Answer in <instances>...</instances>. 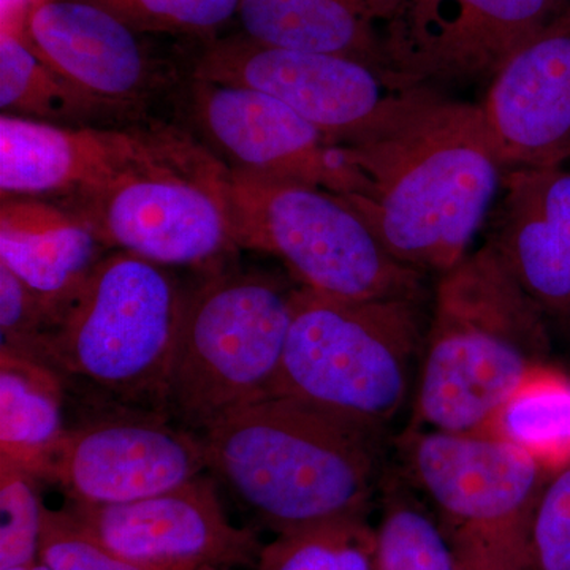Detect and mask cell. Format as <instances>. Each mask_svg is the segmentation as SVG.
Instances as JSON below:
<instances>
[{"label":"cell","instance_id":"1","mask_svg":"<svg viewBox=\"0 0 570 570\" xmlns=\"http://www.w3.org/2000/svg\"><path fill=\"white\" fill-rule=\"evenodd\" d=\"M340 146L365 179V194L344 197L393 258L444 275L466 257L505 175L482 105L406 89Z\"/></svg>","mask_w":570,"mask_h":570},{"label":"cell","instance_id":"2","mask_svg":"<svg viewBox=\"0 0 570 570\" xmlns=\"http://www.w3.org/2000/svg\"><path fill=\"white\" fill-rule=\"evenodd\" d=\"M208 469L276 535L367 519L385 479L387 430L269 396L206 426Z\"/></svg>","mask_w":570,"mask_h":570},{"label":"cell","instance_id":"3","mask_svg":"<svg viewBox=\"0 0 570 570\" xmlns=\"http://www.w3.org/2000/svg\"><path fill=\"white\" fill-rule=\"evenodd\" d=\"M543 314L491 242L441 275L409 428L478 434L549 354Z\"/></svg>","mask_w":570,"mask_h":570},{"label":"cell","instance_id":"4","mask_svg":"<svg viewBox=\"0 0 570 570\" xmlns=\"http://www.w3.org/2000/svg\"><path fill=\"white\" fill-rule=\"evenodd\" d=\"M419 299H347L295 288L269 396L387 430L406 404L425 344Z\"/></svg>","mask_w":570,"mask_h":570},{"label":"cell","instance_id":"5","mask_svg":"<svg viewBox=\"0 0 570 570\" xmlns=\"http://www.w3.org/2000/svg\"><path fill=\"white\" fill-rule=\"evenodd\" d=\"M295 288L264 273H220L186 294L159 411L202 433L268 397Z\"/></svg>","mask_w":570,"mask_h":570},{"label":"cell","instance_id":"6","mask_svg":"<svg viewBox=\"0 0 570 570\" xmlns=\"http://www.w3.org/2000/svg\"><path fill=\"white\" fill-rule=\"evenodd\" d=\"M224 195L236 247L272 254L318 294L423 298V273L393 258L344 195L227 167Z\"/></svg>","mask_w":570,"mask_h":570},{"label":"cell","instance_id":"7","mask_svg":"<svg viewBox=\"0 0 570 570\" xmlns=\"http://www.w3.org/2000/svg\"><path fill=\"white\" fill-rule=\"evenodd\" d=\"M186 294L164 265L105 255L41 343V365L160 403Z\"/></svg>","mask_w":570,"mask_h":570},{"label":"cell","instance_id":"8","mask_svg":"<svg viewBox=\"0 0 570 570\" xmlns=\"http://www.w3.org/2000/svg\"><path fill=\"white\" fill-rule=\"evenodd\" d=\"M404 482L469 570H530V531L551 475L521 450L482 434L412 430L396 439Z\"/></svg>","mask_w":570,"mask_h":570},{"label":"cell","instance_id":"9","mask_svg":"<svg viewBox=\"0 0 570 570\" xmlns=\"http://www.w3.org/2000/svg\"><path fill=\"white\" fill-rule=\"evenodd\" d=\"M227 165L197 142L137 165L63 205L81 216L107 249L164 266L213 264L235 249L224 195Z\"/></svg>","mask_w":570,"mask_h":570},{"label":"cell","instance_id":"10","mask_svg":"<svg viewBox=\"0 0 570 570\" xmlns=\"http://www.w3.org/2000/svg\"><path fill=\"white\" fill-rule=\"evenodd\" d=\"M558 0H390L376 24L397 88L493 80L564 10Z\"/></svg>","mask_w":570,"mask_h":570},{"label":"cell","instance_id":"11","mask_svg":"<svg viewBox=\"0 0 570 570\" xmlns=\"http://www.w3.org/2000/svg\"><path fill=\"white\" fill-rule=\"evenodd\" d=\"M194 80L275 97L336 145L373 129L406 91L355 59L266 47L243 33L206 41L195 61Z\"/></svg>","mask_w":570,"mask_h":570},{"label":"cell","instance_id":"12","mask_svg":"<svg viewBox=\"0 0 570 570\" xmlns=\"http://www.w3.org/2000/svg\"><path fill=\"white\" fill-rule=\"evenodd\" d=\"M205 469L200 434L157 411L67 430L36 478L58 485L70 502L121 504L175 489Z\"/></svg>","mask_w":570,"mask_h":570},{"label":"cell","instance_id":"13","mask_svg":"<svg viewBox=\"0 0 570 570\" xmlns=\"http://www.w3.org/2000/svg\"><path fill=\"white\" fill-rule=\"evenodd\" d=\"M63 508L107 549L156 570L257 569L265 547L257 532L228 520L204 474L137 501Z\"/></svg>","mask_w":570,"mask_h":570},{"label":"cell","instance_id":"14","mask_svg":"<svg viewBox=\"0 0 570 570\" xmlns=\"http://www.w3.org/2000/svg\"><path fill=\"white\" fill-rule=\"evenodd\" d=\"M193 108L202 132L236 170L341 195L365 194V179L343 146L275 97L242 86L194 80Z\"/></svg>","mask_w":570,"mask_h":570},{"label":"cell","instance_id":"15","mask_svg":"<svg viewBox=\"0 0 570 570\" xmlns=\"http://www.w3.org/2000/svg\"><path fill=\"white\" fill-rule=\"evenodd\" d=\"M193 142L171 129L58 126L2 115L0 193L2 197H73L137 165L175 156Z\"/></svg>","mask_w":570,"mask_h":570},{"label":"cell","instance_id":"16","mask_svg":"<svg viewBox=\"0 0 570 570\" xmlns=\"http://www.w3.org/2000/svg\"><path fill=\"white\" fill-rule=\"evenodd\" d=\"M18 31L45 62L108 111L140 102L164 81L141 32L97 0H36Z\"/></svg>","mask_w":570,"mask_h":570},{"label":"cell","instance_id":"17","mask_svg":"<svg viewBox=\"0 0 570 570\" xmlns=\"http://www.w3.org/2000/svg\"><path fill=\"white\" fill-rule=\"evenodd\" d=\"M482 107L505 171L570 157V6L499 70Z\"/></svg>","mask_w":570,"mask_h":570},{"label":"cell","instance_id":"18","mask_svg":"<svg viewBox=\"0 0 570 570\" xmlns=\"http://www.w3.org/2000/svg\"><path fill=\"white\" fill-rule=\"evenodd\" d=\"M490 239L543 313L570 321V171H505Z\"/></svg>","mask_w":570,"mask_h":570},{"label":"cell","instance_id":"19","mask_svg":"<svg viewBox=\"0 0 570 570\" xmlns=\"http://www.w3.org/2000/svg\"><path fill=\"white\" fill-rule=\"evenodd\" d=\"M105 249L91 225L67 206L2 197L0 264L39 296L51 324L102 261Z\"/></svg>","mask_w":570,"mask_h":570},{"label":"cell","instance_id":"20","mask_svg":"<svg viewBox=\"0 0 570 570\" xmlns=\"http://www.w3.org/2000/svg\"><path fill=\"white\" fill-rule=\"evenodd\" d=\"M238 20L257 43L355 59L390 81L376 24L356 0H242Z\"/></svg>","mask_w":570,"mask_h":570},{"label":"cell","instance_id":"21","mask_svg":"<svg viewBox=\"0 0 570 570\" xmlns=\"http://www.w3.org/2000/svg\"><path fill=\"white\" fill-rule=\"evenodd\" d=\"M58 374L0 351V456L33 475L67 431Z\"/></svg>","mask_w":570,"mask_h":570},{"label":"cell","instance_id":"22","mask_svg":"<svg viewBox=\"0 0 570 570\" xmlns=\"http://www.w3.org/2000/svg\"><path fill=\"white\" fill-rule=\"evenodd\" d=\"M478 434L508 442L550 475L569 468L570 379L532 367Z\"/></svg>","mask_w":570,"mask_h":570},{"label":"cell","instance_id":"23","mask_svg":"<svg viewBox=\"0 0 570 570\" xmlns=\"http://www.w3.org/2000/svg\"><path fill=\"white\" fill-rule=\"evenodd\" d=\"M0 107L3 115L43 122L86 121L108 111L45 62L10 24L0 31Z\"/></svg>","mask_w":570,"mask_h":570},{"label":"cell","instance_id":"24","mask_svg":"<svg viewBox=\"0 0 570 570\" xmlns=\"http://www.w3.org/2000/svg\"><path fill=\"white\" fill-rule=\"evenodd\" d=\"M382 483V513L374 528V570H463L431 509L404 480Z\"/></svg>","mask_w":570,"mask_h":570},{"label":"cell","instance_id":"25","mask_svg":"<svg viewBox=\"0 0 570 570\" xmlns=\"http://www.w3.org/2000/svg\"><path fill=\"white\" fill-rule=\"evenodd\" d=\"M257 570H374V528L351 519L277 535Z\"/></svg>","mask_w":570,"mask_h":570},{"label":"cell","instance_id":"26","mask_svg":"<svg viewBox=\"0 0 570 570\" xmlns=\"http://www.w3.org/2000/svg\"><path fill=\"white\" fill-rule=\"evenodd\" d=\"M37 482L28 469L0 456V570L40 560L45 505Z\"/></svg>","mask_w":570,"mask_h":570},{"label":"cell","instance_id":"27","mask_svg":"<svg viewBox=\"0 0 570 570\" xmlns=\"http://www.w3.org/2000/svg\"><path fill=\"white\" fill-rule=\"evenodd\" d=\"M140 32L184 33L214 39L238 17L242 0H97Z\"/></svg>","mask_w":570,"mask_h":570},{"label":"cell","instance_id":"28","mask_svg":"<svg viewBox=\"0 0 570 570\" xmlns=\"http://www.w3.org/2000/svg\"><path fill=\"white\" fill-rule=\"evenodd\" d=\"M39 558L51 570H156L107 549L66 508L43 509Z\"/></svg>","mask_w":570,"mask_h":570},{"label":"cell","instance_id":"29","mask_svg":"<svg viewBox=\"0 0 570 570\" xmlns=\"http://www.w3.org/2000/svg\"><path fill=\"white\" fill-rule=\"evenodd\" d=\"M50 325V314L39 296L0 264V351L41 365V343Z\"/></svg>","mask_w":570,"mask_h":570},{"label":"cell","instance_id":"30","mask_svg":"<svg viewBox=\"0 0 570 570\" xmlns=\"http://www.w3.org/2000/svg\"><path fill=\"white\" fill-rule=\"evenodd\" d=\"M530 570H570V466L551 475L530 531Z\"/></svg>","mask_w":570,"mask_h":570},{"label":"cell","instance_id":"31","mask_svg":"<svg viewBox=\"0 0 570 570\" xmlns=\"http://www.w3.org/2000/svg\"><path fill=\"white\" fill-rule=\"evenodd\" d=\"M356 2L362 3L363 9L373 18L374 24L382 20L390 6V0H356Z\"/></svg>","mask_w":570,"mask_h":570},{"label":"cell","instance_id":"32","mask_svg":"<svg viewBox=\"0 0 570 570\" xmlns=\"http://www.w3.org/2000/svg\"><path fill=\"white\" fill-rule=\"evenodd\" d=\"M6 570H51L47 564H43L40 560L32 562V564L21 566V568L6 569Z\"/></svg>","mask_w":570,"mask_h":570},{"label":"cell","instance_id":"33","mask_svg":"<svg viewBox=\"0 0 570 570\" xmlns=\"http://www.w3.org/2000/svg\"><path fill=\"white\" fill-rule=\"evenodd\" d=\"M198 570H230V569L214 568V566H206V568H202V569H198Z\"/></svg>","mask_w":570,"mask_h":570},{"label":"cell","instance_id":"34","mask_svg":"<svg viewBox=\"0 0 570 570\" xmlns=\"http://www.w3.org/2000/svg\"><path fill=\"white\" fill-rule=\"evenodd\" d=\"M558 2H560L561 6H564V7L570 6V0H558Z\"/></svg>","mask_w":570,"mask_h":570},{"label":"cell","instance_id":"35","mask_svg":"<svg viewBox=\"0 0 570 570\" xmlns=\"http://www.w3.org/2000/svg\"><path fill=\"white\" fill-rule=\"evenodd\" d=\"M461 568H463V566H461ZM463 570H469V569H464V568H463Z\"/></svg>","mask_w":570,"mask_h":570}]
</instances>
